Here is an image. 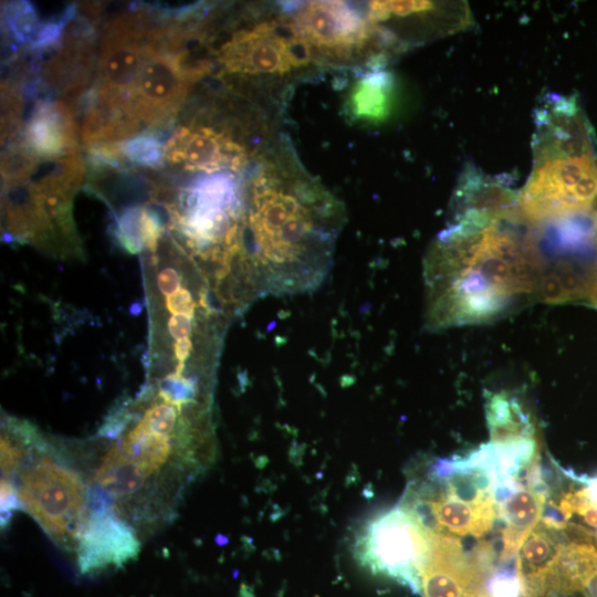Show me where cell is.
<instances>
[{
	"instance_id": "3957f363",
	"label": "cell",
	"mask_w": 597,
	"mask_h": 597,
	"mask_svg": "<svg viewBox=\"0 0 597 597\" xmlns=\"http://www.w3.org/2000/svg\"><path fill=\"white\" fill-rule=\"evenodd\" d=\"M596 146L575 96H544L535 111L530 175L517 196L528 226L546 229L590 214L597 203Z\"/></svg>"
},
{
	"instance_id": "5bb4252c",
	"label": "cell",
	"mask_w": 597,
	"mask_h": 597,
	"mask_svg": "<svg viewBox=\"0 0 597 597\" xmlns=\"http://www.w3.org/2000/svg\"><path fill=\"white\" fill-rule=\"evenodd\" d=\"M392 98V76L380 66H375L353 85L347 106L355 119L376 123L388 116Z\"/></svg>"
},
{
	"instance_id": "30bf717a",
	"label": "cell",
	"mask_w": 597,
	"mask_h": 597,
	"mask_svg": "<svg viewBox=\"0 0 597 597\" xmlns=\"http://www.w3.org/2000/svg\"><path fill=\"white\" fill-rule=\"evenodd\" d=\"M250 155L229 129L197 122L179 127L165 146V159L190 172L239 171Z\"/></svg>"
},
{
	"instance_id": "277c9868",
	"label": "cell",
	"mask_w": 597,
	"mask_h": 597,
	"mask_svg": "<svg viewBox=\"0 0 597 597\" xmlns=\"http://www.w3.org/2000/svg\"><path fill=\"white\" fill-rule=\"evenodd\" d=\"M1 479L59 547L76 551L91 510L87 484L70 457L30 425L11 422L1 437Z\"/></svg>"
},
{
	"instance_id": "6da1fadb",
	"label": "cell",
	"mask_w": 597,
	"mask_h": 597,
	"mask_svg": "<svg viewBox=\"0 0 597 597\" xmlns=\"http://www.w3.org/2000/svg\"><path fill=\"white\" fill-rule=\"evenodd\" d=\"M455 193L454 220L425 259L430 328L486 322L535 297L547 264L509 188L481 180Z\"/></svg>"
},
{
	"instance_id": "e0dca14e",
	"label": "cell",
	"mask_w": 597,
	"mask_h": 597,
	"mask_svg": "<svg viewBox=\"0 0 597 597\" xmlns=\"http://www.w3.org/2000/svg\"><path fill=\"white\" fill-rule=\"evenodd\" d=\"M594 544L597 546V535L594 538Z\"/></svg>"
},
{
	"instance_id": "7c38bea8",
	"label": "cell",
	"mask_w": 597,
	"mask_h": 597,
	"mask_svg": "<svg viewBox=\"0 0 597 597\" xmlns=\"http://www.w3.org/2000/svg\"><path fill=\"white\" fill-rule=\"evenodd\" d=\"M368 18L377 25L396 23L401 31H422L427 39L451 34L472 22L465 2L371 1Z\"/></svg>"
},
{
	"instance_id": "5b68a950",
	"label": "cell",
	"mask_w": 597,
	"mask_h": 597,
	"mask_svg": "<svg viewBox=\"0 0 597 597\" xmlns=\"http://www.w3.org/2000/svg\"><path fill=\"white\" fill-rule=\"evenodd\" d=\"M496 490L498 474L482 447L465 458L432 464L425 481L408 486L400 505L430 533L481 538L500 525Z\"/></svg>"
},
{
	"instance_id": "2e32d148",
	"label": "cell",
	"mask_w": 597,
	"mask_h": 597,
	"mask_svg": "<svg viewBox=\"0 0 597 597\" xmlns=\"http://www.w3.org/2000/svg\"><path fill=\"white\" fill-rule=\"evenodd\" d=\"M21 510L18 493L13 484L1 479V525L2 527L10 522L13 512Z\"/></svg>"
},
{
	"instance_id": "8fae6325",
	"label": "cell",
	"mask_w": 597,
	"mask_h": 597,
	"mask_svg": "<svg viewBox=\"0 0 597 597\" xmlns=\"http://www.w3.org/2000/svg\"><path fill=\"white\" fill-rule=\"evenodd\" d=\"M140 549L136 530L112 511H92L76 547L82 574L121 567L135 559Z\"/></svg>"
},
{
	"instance_id": "4fadbf2b",
	"label": "cell",
	"mask_w": 597,
	"mask_h": 597,
	"mask_svg": "<svg viewBox=\"0 0 597 597\" xmlns=\"http://www.w3.org/2000/svg\"><path fill=\"white\" fill-rule=\"evenodd\" d=\"M39 159H59L76 151V125L66 104L40 101L23 130L22 146Z\"/></svg>"
},
{
	"instance_id": "ba28073f",
	"label": "cell",
	"mask_w": 597,
	"mask_h": 597,
	"mask_svg": "<svg viewBox=\"0 0 597 597\" xmlns=\"http://www.w3.org/2000/svg\"><path fill=\"white\" fill-rule=\"evenodd\" d=\"M293 13L291 21L315 57L346 60L388 44L381 28L347 2L310 1Z\"/></svg>"
},
{
	"instance_id": "8992f818",
	"label": "cell",
	"mask_w": 597,
	"mask_h": 597,
	"mask_svg": "<svg viewBox=\"0 0 597 597\" xmlns=\"http://www.w3.org/2000/svg\"><path fill=\"white\" fill-rule=\"evenodd\" d=\"M431 547V534L405 506L377 514L359 531L355 553L371 572L420 590V574Z\"/></svg>"
},
{
	"instance_id": "9a60e30c",
	"label": "cell",
	"mask_w": 597,
	"mask_h": 597,
	"mask_svg": "<svg viewBox=\"0 0 597 597\" xmlns=\"http://www.w3.org/2000/svg\"><path fill=\"white\" fill-rule=\"evenodd\" d=\"M119 151L128 161L151 168L161 166L165 159V146L153 135L123 140Z\"/></svg>"
},
{
	"instance_id": "9c48e42d",
	"label": "cell",
	"mask_w": 597,
	"mask_h": 597,
	"mask_svg": "<svg viewBox=\"0 0 597 597\" xmlns=\"http://www.w3.org/2000/svg\"><path fill=\"white\" fill-rule=\"evenodd\" d=\"M165 45L161 32L150 45L130 100L129 116L139 127L171 118L192 83L175 51Z\"/></svg>"
},
{
	"instance_id": "52a82bcc",
	"label": "cell",
	"mask_w": 597,
	"mask_h": 597,
	"mask_svg": "<svg viewBox=\"0 0 597 597\" xmlns=\"http://www.w3.org/2000/svg\"><path fill=\"white\" fill-rule=\"evenodd\" d=\"M226 71L247 75H283L315 57L292 21L264 20L239 29L217 52Z\"/></svg>"
},
{
	"instance_id": "7a4b0ae2",
	"label": "cell",
	"mask_w": 597,
	"mask_h": 597,
	"mask_svg": "<svg viewBox=\"0 0 597 597\" xmlns=\"http://www.w3.org/2000/svg\"><path fill=\"white\" fill-rule=\"evenodd\" d=\"M270 164L248 187L244 250L260 296L310 292L332 265L342 208L314 182Z\"/></svg>"
}]
</instances>
